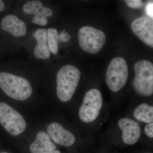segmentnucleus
<instances>
[{
	"instance_id": "1",
	"label": "nucleus",
	"mask_w": 153,
	"mask_h": 153,
	"mask_svg": "<svg viewBox=\"0 0 153 153\" xmlns=\"http://www.w3.org/2000/svg\"><path fill=\"white\" fill-rule=\"evenodd\" d=\"M80 77L79 69L73 65L63 66L57 72V94L59 100L67 102L71 100L78 85Z\"/></svg>"
},
{
	"instance_id": "2",
	"label": "nucleus",
	"mask_w": 153,
	"mask_h": 153,
	"mask_svg": "<svg viewBox=\"0 0 153 153\" xmlns=\"http://www.w3.org/2000/svg\"><path fill=\"white\" fill-rule=\"evenodd\" d=\"M0 88L7 95L19 101L27 100L33 92L27 79L5 72H0Z\"/></svg>"
},
{
	"instance_id": "3",
	"label": "nucleus",
	"mask_w": 153,
	"mask_h": 153,
	"mask_svg": "<svg viewBox=\"0 0 153 153\" xmlns=\"http://www.w3.org/2000/svg\"><path fill=\"white\" fill-rule=\"evenodd\" d=\"M134 78L133 84L137 93L149 97L153 93V65L150 61L142 60L134 66Z\"/></svg>"
},
{
	"instance_id": "4",
	"label": "nucleus",
	"mask_w": 153,
	"mask_h": 153,
	"mask_svg": "<svg viewBox=\"0 0 153 153\" xmlns=\"http://www.w3.org/2000/svg\"><path fill=\"white\" fill-rule=\"evenodd\" d=\"M0 124L13 136L22 134L27 127V123L22 115L4 102H0Z\"/></svg>"
},
{
	"instance_id": "5",
	"label": "nucleus",
	"mask_w": 153,
	"mask_h": 153,
	"mask_svg": "<svg viewBox=\"0 0 153 153\" xmlns=\"http://www.w3.org/2000/svg\"><path fill=\"white\" fill-rule=\"evenodd\" d=\"M128 76V67L126 60L117 57L109 63L106 74L108 86L114 92L118 91L125 85Z\"/></svg>"
},
{
	"instance_id": "6",
	"label": "nucleus",
	"mask_w": 153,
	"mask_h": 153,
	"mask_svg": "<svg viewBox=\"0 0 153 153\" xmlns=\"http://www.w3.org/2000/svg\"><path fill=\"white\" fill-rule=\"evenodd\" d=\"M78 41L79 47L83 51L96 54L104 46L106 36L101 30L90 26H85L79 29Z\"/></svg>"
},
{
	"instance_id": "7",
	"label": "nucleus",
	"mask_w": 153,
	"mask_h": 153,
	"mask_svg": "<svg viewBox=\"0 0 153 153\" xmlns=\"http://www.w3.org/2000/svg\"><path fill=\"white\" fill-rule=\"evenodd\" d=\"M102 104V96L99 90L92 89L88 91L85 94L79 109L80 120L86 123L95 120L100 114Z\"/></svg>"
},
{
	"instance_id": "8",
	"label": "nucleus",
	"mask_w": 153,
	"mask_h": 153,
	"mask_svg": "<svg viewBox=\"0 0 153 153\" xmlns=\"http://www.w3.org/2000/svg\"><path fill=\"white\" fill-rule=\"evenodd\" d=\"M133 33L141 41L153 47V22L149 17L142 16L136 19L132 23Z\"/></svg>"
},
{
	"instance_id": "9",
	"label": "nucleus",
	"mask_w": 153,
	"mask_h": 153,
	"mask_svg": "<svg viewBox=\"0 0 153 153\" xmlns=\"http://www.w3.org/2000/svg\"><path fill=\"white\" fill-rule=\"evenodd\" d=\"M47 131L51 139L57 144L68 147L75 143L76 139L74 135L57 123H50L47 127Z\"/></svg>"
},
{
	"instance_id": "10",
	"label": "nucleus",
	"mask_w": 153,
	"mask_h": 153,
	"mask_svg": "<svg viewBox=\"0 0 153 153\" xmlns=\"http://www.w3.org/2000/svg\"><path fill=\"white\" fill-rule=\"evenodd\" d=\"M118 126L122 131L123 140L126 144H134L140 139L141 132L140 126L135 121L123 118L119 120Z\"/></svg>"
},
{
	"instance_id": "11",
	"label": "nucleus",
	"mask_w": 153,
	"mask_h": 153,
	"mask_svg": "<svg viewBox=\"0 0 153 153\" xmlns=\"http://www.w3.org/2000/svg\"><path fill=\"white\" fill-rule=\"evenodd\" d=\"M1 29L14 37L25 36L27 33L26 24L16 16L8 15L3 18L1 23Z\"/></svg>"
},
{
	"instance_id": "12",
	"label": "nucleus",
	"mask_w": 153,
	"mask_h": 153,
	"mask_svg": "<svg viewBox=\"0 0 153 153\" xmlns=\"http://www.w3.org/2000/svg\"><path fill=\"white\" fill-rule=\"evenodd\" d=\"M56 148L49 134L41 131L37 134L36 139L30 145V150L31 153H49L55 150Z\"/></svg>"
},
{
	"instance_id": "13",
	"label": "nucleus",
	"mask_w": 153,
	"mask_h": 153,
	"mask_svg": "<svg viewBox=\"0 0 153 153\" xmlns=\"http://www.w3.org/2000/svg\"><path fill=\"white\" fill-rule=\"evenodd\" d=\"M23 11L27 14H33L46 18L51 16L53 13L51 9L44 7L42 3L39 1H30L25 3L23 6Z\"/></svg>"
},
{
	"instance_id": "14",
	"label": "nucleus",
	"mask_w": 153,
	"mask_h": 153,
	"mask_svg": "<svg viewBox=\"0 0 153 153\" xmlns=\"http://www.w3.org/2000/svg\"><path fill=\"white\" fill-rule=\"evenodd\" d=\"M136 119L145 123L149 124L153 122V107L146 103L138 105L134 111Z\"/></svg>"
},
{
	"instance_id": "15",
	"label": "nucleus",
	"mask_w": 153,
	"mask_h": 153,
	"mask_svg": "<svg viewBox=\"0 0 153 153\" xmlns=\"http://www.w3.org/2000/svg\"><path fill=\"white\" fill-rule=\"evenodd\" d=\"M47 42L50 52L53 54H57L58 51V33L55 28H49L47 30Z\"/></svg>"
},
{
	"instance_id": "16",
	"label": "nucleus",
	"mask_w": 153,
	"mask_h": 153,
	"mask_svg": "<svg viewBox=\"0 0 153 153\" xmlns=\"http://www.w3.org/2000/svg\"><path fill=\"white\" fill-rule=\"evenodd\" d=\"M34 56L38 59H46L49 58L50 51L47 44H37L34 51Z\"/></svg>"
},
{
	"instance_id": "17",
	"label": "nucleus",
	"mask_w": 153,
	"mask_h": 153,
	"mask_svg": "<svg viewBox=\"0 0 153 153\" xmlns=\"http://www.w3.org/2000/svg\"><path fill=\"white\" fill-rule=\"evenodd\" d=\"M33 36L38 41V44H47V30L46 29H38Z\"/></svg>"
},
{
	"instance_id": "18",
	"label": "nucleus",
	"mask_w": 153,
	"mask_h": 153,
	"mask_svg": "<svg viewBox=\"0 0 153 153\" xmlns=\"http://www.w3.org/2000/svg\"><path fill=\"white\" fill-rule=\"evenodd\" d=\"M32 22L36 25L45 26L48 24V21L46 17L41 16H35L32 20Z\"/></svg>"
},
{
	"instance_id": "19",
	"label": "nucleus",
	"mask_w": 153,
	"mask_h": 153,
	"mask_svg": "<svg viewBox=\"0 0 153 153\" xmlns=\"http://www.w3.org/2000/svg\"><path fill=\"white\" fill-rule=\"evenodd\" d=\"M125 2L129 7L133 9L140 8L143 6V2L140 0H126Z\"/></svg>"
},
{
	"instance_id": "20",
	"label": "nucleus",
	"mask_w": 153,
	"mask_h": 153,
	"mask_svg": "<svg viewBox=\"0 0 153 153\" xmlns=\"http://www.w3.org/2000/svg\"><path fill=\"white\" fill-rule=\"evenodd\" d=\"M58 38L61 42H67L70 40L71 36L68 33H66L65 30H64L60 33V35H58Z\"/></svg>"
},
{
	"instance_id": "21",
	"label": "nucleus",
	"mask_w": 153,
	"mask_h": 153,
	"mask_svg": "<svg viewBox=\"0 0 153 153\" xmlns=\"http://www.w3.org/2000/svg\"><path fill=\"white\" fill-rule=\"evenodd\" d=\"M146 13L151 19H153V2H149L148 3L146 7Z\"/></svg>"
},
{
	"instance_id": "22",
	"label": "nucleus",
	"mask_w": 153,
	"mask_h": 153,
	"mask_svg": "<svg viewBox=\"0 0 153 153\" xmlns=\"http://www.w3.org/2000/svg\"><path fill=\"white\" fill-rule=\"evenodd\" d=\"M145 131L146 134L150 138L153 137V123L149 124L145 126Z\"/></svg>"
},
{
	"instance_id": "23",
	"label": "nucleus",
	"mask_w": 153,
	"mask_h": 153,
	"mask_svg": "<svg viewBox=\"0 0 153 153\" xmlns=\"http://www.w3.org/2000/svg\"><path fill=\"white\" fill-rule=\"evenodd\" d=\"M4 4L3 2V1L0 0V12H2L4 9Z\"/></svg>"
},
{
	"instance_id": "24",
	"label": "nucleus",
	"mask_w": 153,
	"mask_h": 153,
	"mask_svg": "<svg viewBox=\"0 0 153 153\" xmlns=\"http://www.w3.org/2000/svg\"><path fill=\"white\" fill-rule=\"evenodd\" d=\"M49 153H61V152H60V151L56 150H54V151H53V152H51Z\"/></svg>"
},
{
	"instance_id": "25",
	"label": "nucleus",
	"mask_w": 153,
	"mask_h": 153,
	"mask_svg": "<svg viewBox=\"0 0 153 153\" xmlns=\"http://www.w3.org/2000/svg\"><path fill=\"white\" fill-rule=\"evenodd\" d=\"M9 153L6 152H1V153Z\"/></svg>"
}]
</instances>
